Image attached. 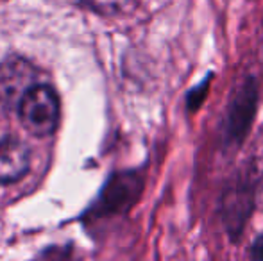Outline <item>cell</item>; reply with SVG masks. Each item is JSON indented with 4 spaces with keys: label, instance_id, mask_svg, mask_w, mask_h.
Here are the masks:
<instances>
[{
    "label": "cell",
    "instance_id": "1",
    "mask_svg": "<svg viewBox=\"0 0 263 261\" xmlns=\"http://www.w3.org/2000/svg\"><path fill=\"white\" fill-rule=\"evenodd\" d=\"M22 126L34 136H50L61 120V98L47 83H36L16 108Z\"/></svg>",
    "mask_w": 263,
    "mask_h": 261
},
{
    "label": "cell",
    "instance_id": "2",
    "mask_svg": "<svg viewBox=\"0 0 263 261\" xmlns=\"http://www.w3.org/2000/svg\"><path fill=\"white\" fill-rule=\"evenodd\" d=\"M38 79V68L24 57H7L0 63V111H13Z\"/></svg>",
    "mask_w": 263,
    "mask_h": 261
},
{
    "label": "cell",
    "instance_id": "3",
    "mask_svg": "<svg viewBox=\"0 0 263 261\" xmlns=\"http://www.w3.org/2000/svg\"><path fill=\"white\" fill-rule=\"evenodd\" d=\"M31 168V149L22 138L7 134L0 139V186H9L25 177Z\"/></svg>",
    "mask_w": 263,
    "mask_h": 261
},
{
    "label": "cell",
    "instance_id": "4",
    "mask_svg": "<svg viewBox=\"0 0 263 261\" xmlns=\"http://www.w3.org/2000/svg\"><path fill=\"white\" fill-rule=\"evenodd\" d=\"M140 188H142V185H140V179L136 175L117 174L113 179H109L104 192H102V197L99 200V211H125L135 202Z\"/></svg>",
    "mask_w": 263,
    "mask_h": 261
},
{
    "label": "cell",
    "instance_id": "5",
    "mask_svg": "<svg viewBox=\"0 0 263 261\" xmlns=\"http://www.w3.org/2000/svg\"><path fill=\"white\" fill-rule=\"evenodd\" d=\"M76 2L101 16H120L135 9L136 0H76Z\"/></svg>",
    "mask_w": 263,
    "mask_h": 261
},
{
    "label": "cell",
    "instance_id": "6",
    "mask_svg": "<svg viewBox=\"0 0 263 261\" xmlns=\"http://www.w3.org/2000/svg\"><path fill=\"white\" fill-rule=\"evenodd\" d=\"M251 258L253 259H263V236L256 238V242L251 247Z\"/></svg>",
    "mask_w": 263,
    "mask_h": 261
}]
</instances>
